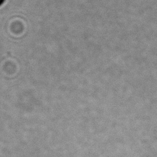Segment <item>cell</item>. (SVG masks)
Wrapping results in <instances>:
<instances>
[{
    "instance_id": "obj_1",
    "label": "cell",
    "mask_w": 157,
    "mask_h": 157,
    "mask_svg": "<svg viewBox=\"0 0 157 157\" xmlns=\"http://www.w3.org/2000/svg\"><path fill=\"white\" fill-rule=\"evenodd\" d=\"M4 2V0H0V5H1Z\"/></svg>"
}]
</instances>
